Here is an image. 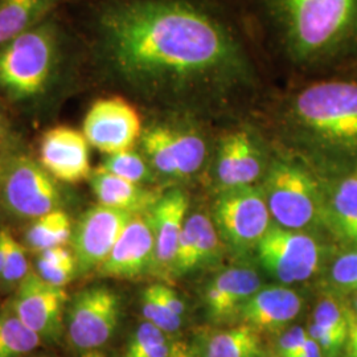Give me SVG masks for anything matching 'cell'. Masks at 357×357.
I'll list each match as a JSON object with an SVG mask.
<instances>
[{"label": "cell", "mask_w": 357, "mask_h": 357, "mask_svg": "<svg viewBox=\"0 0 357 357\" xmlns=\"http://www.w3.org/2000/svg\"><path fill=\"white\" fill-rule=\"evenodd\" d=\"M89 24L103 56L142 89L215 90L246 69L236 23L217 0H98Z\"/></svg>", "instance_id": "6da1fadb"}, {"label": "cell", "mask_w": 357, "mask_h": 357, "mask_svg": "<svg viewBox=\"0 0 357 357\" xmlns=\"http://www.w3.org/2000/svg\"><path fill=\"white\" fill-rule=\"evenodd\" d=\"M295 57L330 53L357 32V0H252Z\"/></svg>", "instance_id": "7a4b0ae2"}, {"label": "cell", "mask_w": 357, "mask_h": 357, "mask_svg": "<svg viewBox=\"0 0 357 357\" xmlns=\"http://www.w3.org/2000/svg\"><path fill=\"white\" fill-rule=\"evenodd\" d=\"M54 15L0 47V88L13 98H31L48 86L61 41Z\"/></svg>", "instance_id": "3957f363"}, {"label": "cell", "mask_w": 357, "mask_h": 357, "mask_svg": "<svg viewBox=\"0 0 357 357\" xmlns=\"http://www.w3.org/2000/svg\"><path fill=\"white\" fill-rule=\"evenodd\" d=\"M299 122L321 139L357 146V85L323 82L303 90L295 101Z\"/></svg>", "instance_id": "277c9868"}, {"label": "cell", "mask_w": 357, "mask_h": 357, "mask_svg": "<svg viewBox=\"0 0 357 357\" xmlns=\"http://www.w3.org/2000/svg\"><path fill=\"white\" fill-rule=\"evenodd\" d=\"M264 192L270 215L280 227L301 230L323 220L324 202L318 185L301 167L275 163Z\"/></svg>", "instance_id": "5b68a950"}, {"label": "cell", "mask_w": 357, "mask_h": 357, "mask_svg": "<svg viewBox=\"0 0 357 357\" xmlns=\"http://www.w3.org/2000/svg\"><path fill=\"white\" fill-rule=\"evenodd\" d=\"M270 218L265 192L253 185L222 190L215 203L217 231L236 249L257 246L271 227Z\"/></svg>", "instance_id": "8992f818"}, {"label": "cell", "mask_w": 357, "mask_h": 357, "mask_svg": "<svg viewBox=\"0 0 357 357\" xmlns=\"http://www.w3.org/2000/svg\"><path fill=\"white\" fill-rule=\"evenodd\" d=\"M257 250L262 266L283 283L310 280L318 271L323 253L312 236L280 225L268 228Z\"/></svg>", "instance_id": "52a82bcc"}, {"label": "cell", "mask_w": 357, "mask_h": 357, "mask_svg": "<svg viewBox=\"0 0 357 357\" xmlns=\"http://www.w3.org/2000/svg\"><path fill=\"white\" fill-rule=\"evenodd\" d=\"M121 318V301L115 291L94 286L77 294L66 310L70 344L79 351H94L110 340Z\"/></svg>", "instance_id": "ba28073f"}, {"label": "cell", "mask_w": 357, "mask_h": 357, "mask_svg": "<svg viewBox=\"0 0 357 357\" xmlns=\"http://www.w3.org/2000/svg\"><path fill=\"white\" fill-rule=\"evenodd\" d=\"M3 181V199L13 215L38 218L60 209L61 192L57 178L36 160L20 156L7 172Z\"/></svg>", "instance_id": "9c48e42d"}, {"label": "cell", "mask_w": 357, "mask_h": 357, "mask_svg": "<svg viewBox=\"0 0 357 357\" xmlns=\"http://www.w3.org/2000/svg\"><path fill=\"white\" fill-rule=\"evenodd\" d=\"M69 295L65 287L53 286L38 273H28L19 282L13 312L43 340L56 342L64 328L65 307Z\"/></svg>", "instance_id": "30bf717a"}, {"label": "cell", "mask_w": 357, "mask_h": 357, "mask_svg": "<svg viewBox=\"0 0 357 357\" xmlns=\"http://www.w3.org/2000/svg\"><path fill=\"white\" fill-rule=\"evenodd\" d=\"M132 216L128 211L98 204L79 217L72 234L79 274L101 266Z\"/></svg>", "instance_id": "8fae6325"}, {"label": "cell", "mask_w": 357, "mask_h": 357, "mask_svg": "<svg viewBox=\"0 0 357 357\" xmlns=\"http://www.w3.org/2000/svg\"><path fill=\"white\" fill-rule=\"evenodd\" d=\"M82 132L90 146L101 153H122L131 150L141 137V116L123 98H103L91 105L84 119Z\"/></svg>", "instance_id": "7c38bea8"}, {"label": "cell", "mask_w": 357, "mask_h": 357, "mask_svg": "<svg viewBox=\"0 0 357 357\" xmlns=\"http://www.w3.org/2000/svg\"><path fill=\"white\" fill-rule=\"evenodd\" d=\"M142 146L153 168L172 178L195 174L203 166L206 156V147L200 137L167 126H155L144 131Z\"/></svg>", "instance_id": "4fadbf2b"}, {"label": "cell", "mask_w": 357, "mask_h": 357, "mask_svg": "<svg viewBox=\"0 0 357 357\" xmlns=\"http://www.w3.org/2000/svg\"><path fill=\"white\" fill-rule=\"evenodd\" d=\"M155 237L149 213L134 215L115 243L110 255L97 268L98 274L115 280H137L153 271Z\"/></svg>", "instance_id": "5bb4252c"}, {"label": "cell", "mask_w": 357, "mask_h": 357, "mask_svg": "<svg viewBox=\"0 0 357 357\" xmlns=\"http://www.w3.org/2000/svg\"><path fill=\"white\" fill-rule=\"evenodd\" d=\"M89 146L84 132L76 128H51L41 139L40 163L60 181H82L91 175Z\"/></svg>", "instance_id": "9a60e30c"}, {"label": "cell", "mask_w": 357, "mask_h": 357, "mask_svg": "<svg viewBox=\"0 0 357 357\" xmlns=\"http://www.w3.org/2000/svg\"><path fill=\"white\" fill-rule=\"evenodd\" d=\"M188 205L187 195L175 190L162 195L149 212L155 237L153 273L159 277L167 278L172 275L178 238L187 218Z\"/></svg>", "instance_id": "2e32d148"}, {"label": "cell", "mask_w": 357, "mask_h": 357, "mask_svg": "<svg viewBox=\"0 0 357 357\" xmlns=\"http://www.w3.org/2000/svg\"><path fill=\"white\" fill-rule=\"evenodd\" d=\"M303 306L296 291L282 286L259 289L243 303L238 314L245 326L258 332H277L293 321Z\"/></svg>", "instance_id": "e0dca14e"}, {"label": "cell", "mask_w": 357, "mask_h": 357, "mask_svg": "<svg viewBox=\"0 0 357 357\" xmlns=\"http://www.w3.org/2000/svg\"><path fill=\"white\" fill-rule=\"evenodd\" d=\"M261 171V153L248 132L237 131L224 138L217 158V178L222 190L252 185Z\"/></svg>", "instance_id": "ac0fdd59"}, {"label": "cell", "mask_w": 357, "mask_h": 357, "mask_svg": "<svg viewBox=\"0 0 357 357\" xmlns=\"http://www.w3.org/2000/svg\"><path fill=\"white\" fill-rule=\"evenodd\" d=\"M261 289V280L255 270L231 268L218 274L205 291V305L211 318L228 319L238 314L243 303Z\"/></svg>", "instance_id": "d6986e66"}, {"label": "cell", "mask_w": 357, "mask_h": 357, "mask_svg": "<svg viewBox=\"0 0 357 357\" xmlns=\"http://www.w3.org/2000/svg\"><path fill=\"white\" fill-rule=\"evenodd\" d=\"M89 180L98 204L128 211L134 215L149 213L162 196L141 184L100 171L91 172Z\"/></svg>", "instance_id": "ffe728a7"}, {"label": "cell", "mask_w": 357, "mask_h": 357, "mask_svg": "<svg viewBox=\"0 0 357 357\" xmlns=\"http://www.w3.org/2000/svg\"><path fill=\"white\" fill-rule=\"evenodd\" d=\"M65 0H0V47L57 13Z\"/></svg>", "instance_id": "44dd1931"}, {"label": "cell", "mask_w": 357, "mask_h": 357, "mask_svg": "<svg viewBox=\"0 0 357 357\" xmlns=\"http://www.w3.org/2000/svg\"><path fill=\"white\" fill-rule=\"evenodd\" d=\"M323 220L333 236L347 246L357 248V178L337 184L330 203H324Z\"/></svg>", "instance_id": "7402d4cb"}, {"label": "cell", "mask_w": 357, "mask_h": 357, "mask_svg": "<svg viewBox=\"0 0 357 357\" xmlns=\"http://www.w3.org/2000/svg\"><path fill=\"white\" fill-rule=\"evenodd\" d=\"M262 342L259 332L240 326L209 335L204 345V357H259Z\"/></svg>", "instance_id": "603a6c76"}, {"label": "cell", "mask_w": 357, "mask_h": 357, "mask_svg": "<svg viewBox=\"0 0 357 357\" xmlns=\"http://www.w3.org/2000/svg\"><path fill=\"white\" fill-rule=\"evenodd\" d=\"M73 228L68 213L63 209L52 211L35 218L26 231V243L35 252H43L56 246H64L72 240Z\"/></svg>", "instance_id": "cb8c5ba5"}, {"label": "cell", "mask_w": 357, "mask_h": 357, "mask_svg": "<svg viewBox=\"0 0 357 357\" xmlns=\"http://www.w3.org/2000/svg\"><path fill=\"white\" fill-rule=\"evenodd\" d=\"M43 339L13 312L0 317V357H20L38 348Z\"/></svg>", "instance_id": "d4e9b609"}, {"label": "cell", "mask_w": 357, "mask_h": 357, "mask_svg": "<svg viewBox=\"0 0 357 357\" xmlns=\"http://www.w3.org/2000/svg\"><path fill=\"white\" fill-rule=\"evenodd\" d=\"M96 171L112 174L131 183L142 184L151 178V172L139 153L131 150L109 155Z\"/></svg>", "instance_id": "484cf974"}, {"label": "cell", "mask_w": 357, "mask_h": 357, "mask_svg": "<svg viewBox=\"0 0 357 357\" xmlns=\"http://www.w3.org/2000/svg\"><path fill=\"white\" fill-rule=\"evenodd\" d=\"M142 311L146 320L151 321L166 333L176 332L181 326V317L167 306L151 286L142 293Z\"/></svg>", "instance_id": "4316f807"}, {"label": "cell", "mask_w": 357, "mask_h": 357, "mask_svg": "<svg viewBox=\"0 0 357 357\" xmlns=\"http://www.w3.org/2000/svg\"><path fill=\"white\" fill-rule=\"evenodd\" d=\"M314 323L319 327L348 336V317L333 299H323L314 311Z\"/></svg>", "instance_id": "83f0119b"}, {"label": "cell", "mask_w": 357, "mask_h": 357, "mask_svg": "<svg viewBox=\"0 0 357 357\" xmlns=\"http://www.w3.org/2000/svg\"><path fill=\"white\" fill-rule=\"evenodd\" d=\"M166 342V332L158 328L151 321L146 320L134 332L125 357H138L155 345L163 344Z\"/></svg>", "instance_id": "f1b7e54d"}, {"label": "cell", "mask_w": 357, "mask_h": 357, "mask_svg": "<svg viewBox=\"0 0 357 357\" xmlns=\"http://www.w3.org/2000/svg\"><path fill=\"white\" fill-rule=\"evenodd\" d=\"M331 280L342 290L357 291V248L335 259Z\"/></svg>", "instance_id": "f546056e"}, {"label": "cell", "mask_w": 357, "mask_h": 357, "mask_svg": "<svg viewBox=\"0 0 357 357\" xmlns=\"http://www.w3.org/2000/svg\"><path fill=\"white\" fill-rule=\"evenodd\" d=\"M28 261H26L24 248L10 234L7 243L6 265L1 274V278L7 283L20 282L28 274Z\"/></svg>", "instance_id": "4dcf8cb0"}, {"label": "cell", "mask_w": 357, "mask_h": 357, "mask_svg": "<svg viewBox=\"0 0 357 357\" xmlns=\"http://www.w3.org/2000/svg\"><path fill=\"white\" fill-rule=\"evenodd\" d=\"M308 336L319 344L321 354L326 357L337 356L347 342V336L344 335L319 327L315 323L310 326Z\"/></svg>", "instance_id": "1f68e13d"}, {"label": "cell", "mask_w": 357, "mask_h": 357, "mask_svg": "<svg viewBox=\"0 0 357 357\" xmlns=\"http://www.w3.org/2000/svg\"><path fill=\"white\" fill-rule=\"evenodd\" d=\"M38 273L43 280L50 282L53 286L65 287L75 280L78 274L76 259H70L64 264H59L48 268H38Z\"/></svg>", "instance_id": "d6a6232c"}, {"label": "cell", "mask_w": 357, "mask_h": 357, "mask_svg": "<svg viewBox=\"0 0 357 357\" xmlns=\"http://www.w3.org/2000/svg\"><path fill=\"white\" fill-rule=\"evenodd\" d=\"M308 339V333L305 328L296 326L284 332L278 343V355L280 357H294L299 349L305 345Z\"/></svg>", "instance_id": "836d02e7"}, {"label": "cell", "mask_w": 357, "mask_h": 357, "mask_svg": "<svg viewBox=\"0 0 357 357\" xmlns=\"http://www.w3.org/2000/svg\"><path fill=\"white\" fill-rule=\"evenodd\" d=\"M153 291L160 296V299L166 303L167 306L169 307L175 314H178L180 317L184 315L185 311V306L183 303V301L178 296V294L175 293L171 287H168L166 284H153Z\"/></svg>", "instance_id": "e575fe53"}, {"label": "cell", "mask_w": 357, "mask_h": 357, "mask_svg": "<svg viewBox=\"0 0 357 357\" xmlns=\"http://www.w3.org/2000/svg\"><path fill=\"white\" fill-rule=\"evenodd\" d=\"M168 357H203V355L195 347H191L184 342H176L171 344Z\"/></svg>", "instance_id": "d590c367"}, {"label": "cell", "mask_w": 357, "mask_h": 357, "mask_svg": "<svg viewBox=\"0 0 357 357\" xmlns=\"http://www.w3.org/2000/svg\"><path fill=\"white\" fill-rule=\"evenodd\" d=\"M348 323H349V328H348V336H347V355L348 357H357V318L351 319L348 317Z\"/></svg>", "instance_id": "8d00e7d4"}, {"label": "cell", "mask_w": 357, "mask_h": 357, "mask_svg": "<svg viewBox=\"0 0 357 357\" xmlns=\"http://www.w3.org/2000/svg\"><path fill=\"white\" fill-rule=\"evenodd\" d=\"M294 357H323L319 344L308 336L305 345L299 349V352Z\"/></svg>", "instance_id": "74e56055"}, {"label": "cell", "mask_w": 357, "mask_h": 357, "mask_svg": "<svg viewBox=\"0 0 357 357\" xmlns=\"http://www.w3.org/2000/svg\"><path fill=\"white\" fill-rule=\"evenodd\" d=\"M10 231L7 230H1L0 231V277L3 274L4 265H6V255H7V243L10 238Z\"/></svg>", "instance_id": "f35d334b"}, {"label": "cell", "mask_w": 357, "mask_h": 357, "mask_svg": "<svg viewBox=\"0 0 357 357\" xmlns=\"http://www.w3.org/2000/svg\"><path fill=\"white\" fill-rule=\"evenodd\" d=\"M169 348H171V344L166 342L163 344L155 345L151 349L146 351L144 354H142L138 357H168Z\"/></svg>", "instance_id": "ab89813d"}, {"label": "cell", "mask_w": 357, "mask_h": 357, "mask_svg": "<svg viewBox=\"0 0 357 357\" xmlns=\"http://www.w3.org/2000/svg\"><path fill=\"white\" fill-rule=\"evenodd\" d=\"M82 357H105V355H102L101 352H98V351H88V352H85Z\"/></svg>", "instance_id": "60d3db41"}, {"label": "cell", "mask_w": 357, "mask_h": 357, "mask_svg": "<svg viewBox=\"0 0 357 357\" xmlns=\"http://www.w3.org/2000/svg\"><path fill=\"white\" fill-rule=\"evenodd\" d=\"M4 137H6V128H4V122H3L1 115H0V143L3 142Z\"/></svg>", "instance_id": "b9f144b4"}, {"label": "cell", "mask_w": 357, "mask_h": 357, "mask_svg": "<svg viewBox=\"0 0 357 357\" xmlns=\"http://www.w3.org/2000/svg\"><path fill=\"white\" fill-rule=\"evenodd\" d=\"M1 171H3V165H1V160H0V174H1Z\"/></svg>", "instance_id": "7bdbcfd3"}, {"label": "cell", "mask_w": 357, "mask_h": 357, "mask_svg": "<svg viewBox=\"0 0 357 357\" xmlns=\"http://www.w3.org/2000/svg\"><path fill=\"white\" fill-rule=\"evenodd\" d=\"M355 310H356V314H357V296H356V301H355Z\"/></svg>", "instance_id": "ee69618b"}]
</instances>
